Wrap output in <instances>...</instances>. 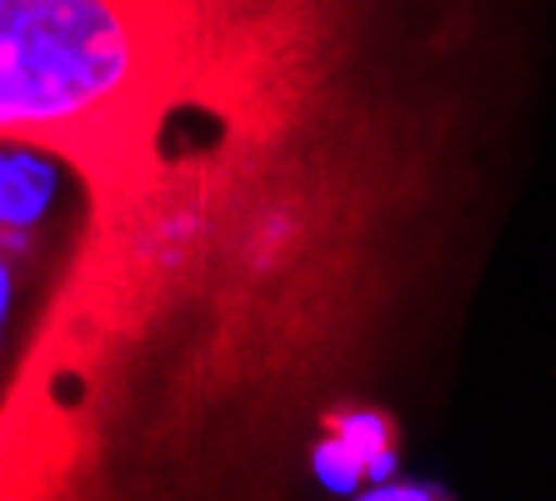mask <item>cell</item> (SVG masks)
Instances as JSON below:
<instances>
[{"instance_id": "cell-1", "label": "cell", "mask_w": 556, "mask_h": 501, "mask_svg": "<svg viewBox=\"0 0 556 501\" xmlns=\"http://www.w3.org/2000/svg\"><path fill=\"white\" fill-rule=\"evenodd\" d=\"M141 55L130 0H0V130L91 126L130 96Z\"/></svg>"}, {"instance_id": "cell-2", "label": "cell", "mask_w": 556, "mask_h": 501, "mask_svg": "<svg viewBox=\"0 0 556 501\" xmlns=\"http://www.w3.org/2000/svg\"><path fill=\"white\" fill-rule=\"evenodd\" d=\"M391 456V431L387 422H376V416H351V422L337 426V437L326 447V472L337 476V481H362V476L381 472Z\"/></svg>"}]
</instances>
